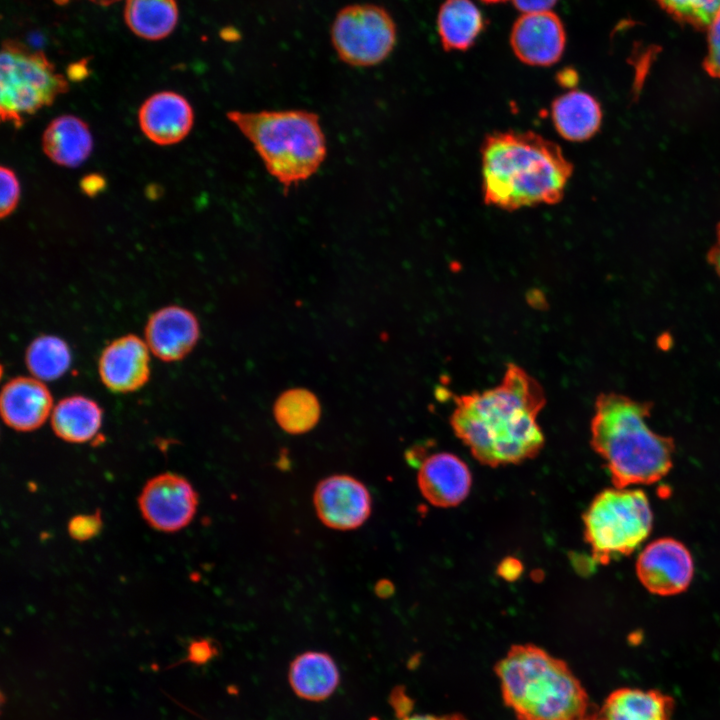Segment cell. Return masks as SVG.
I'll use <instances>...</instances> for the list:
<instances>
[{
  "label": "cell",
  "instance_id": "6da1fadb",
  "mask_svg": "<svg viewBox=\"0 0 720 720\" xmlns=\"http://www.w3.org/2000/svg\"><path fill=\"white\" fill-rule=\"evenodd\" d=\"M545 403L539 382L509 363L497 386L454 397L450 424L480 463L518 464L535 457L544 446L537 417Z\"/></svg>",
  "mask_w": 720,
  "mask_h": 720
},
{
  "label": "cell",
  "instance_id": "7a4b0ae2",
  "mask_svg": "<svg viewBox=\"0 0 720 720\" xmlns=\"http://www.w3.org/2000/svg\"><path fill=\"white\" fill-rule=\"evenodd\" d=\"M573 165L557 143L533 131H495L481 145L483 200L514 211L561 201Z\"/></svg>",
  "mask_w": 720,
  "mask_h": 720
},
{
  "label": "cell",
  "instance_id": "3957f363",
  "mask_svg": "<svg viewBox=\"0 0 720 720\" xmlns=\"http://www.w3.org/2000/svg\"><path fill=\"white\" fill-rule=\"evenodd\" d=\"M653 404L627 395L601 393L591 420V445L604 460L615 487L655 483L673 465L674 440L648 424Z\"/></svg>",
  "mask_w": 720,
  "mask_h": 720
},
{
  "label": "cell",
  "instance_id": "277c9868",
  "mask_svg": "<svg viewBox=\"0 0 720 720\" xmlns=\"http://www.w3.org/2000/svg\"><path fill=\"white\" fill-rule=\"evenodd\" d=\"M505 704L519 720H584L589 698L566 662L533 644L512 646L495 666Z\"/></svg>",
  "mask_w": 720,
  "mask_h": 720
},
{
  "label": "cell",
  "instance_id": "5b68a950",
  "mask_svg": "<svg viewBox=\"0 0 720 720\" xmlns=\"http://www.w3.org/2000/svg\"><path fill=\"white\" fill-rule=\"evenodd\" d=\"M228 119L252 143L285 190L314 175L326 157L317 114L305 110L230 111Z\"/></svg>",
  "mask_w": 720,
  "mask_h": 720
},
{
  "label": "cell",
  "instance_id": "8992f818",
  "mask_svg": "<svg viewBox=\"0 0 720 720\" xmlns=\"http://www.w3.org/2000/svg\"><path fill=\"white\" fill-rule=\"evenodd\" d=\"M583 523L593 558L607 564L631 554L646 540L652 530L653 514L642 490L614 487L594 497Z\"/></svg>",
  "mask_w": 720,
  "mask_h": 720
},
{
  "label": "cell",
  "instance_id": "52a82bcc",
  "mask_svg": "<svg viewBox=\"0 0 720 720\" xmlns=\"http://www.w3.org/2000/svg\"><path fill=\"white\" fill-rule=\"evenodd\" d=\"M64 76L42 51L15 41L2 44L0 57V113L3 122L20 128L43 107L67 92Z\"/></svg>",
  "mask_w": 720,
  "mask_h": 720
},
{
  "label": "cell",
  "instance_id": "ba28073f",
  "mask_svg": "<svg viewBox=\"0 0 720 720\" xmlns=\"http://www.w3.org/2000/svg\"><path fill=\"white\" fill-rule=\"evenodd\" d=\"M396 26L390 14L374 4H353L334 18L330 35L338 57L356 67L384 61L396 43Z\"/></svg>",
  "mask_w": 720,
  "mask_h": 720
},
{
  "label": "cell",
  "instance_id": "9c48e42d",
  "mask_svg": "<svg viewBox=\"0 0 720 720\" xmlns=\"http://www.w3.org/2000/svg\"><path fill=\"white\" fill-rule=\"evenodd\" d=\"M139 508L148 524L163 532H175L193 519L198 496L184 477L162 473L150 479L138 498Z\"/></svg>",
  "mask_w": 720,
  "mask_h": 720
},
{
  "label": "cell",
  "instance_id": "30bf717a",
  "mask_svg": "<svg viewBox=\"0 0 720 720\" xmlns=\"http://www.w3.org/2000/svg\"><path fill=\"white\" fill-rule=\"evenodd\" d=\"M640 583L652 594L673 596L685 591L694 576L688 548L673 538H659L641 551L636 562Z\"/></svg>",
  "mask_w": 720,
  "mask_h": 720
},
{
  "label": "cell",
  "instance_id": "8fae6325",
  "mask_svg": "<svg viewBox=\"0 0 720 720\" xmlns=\"http://www.w3.org/2000/svg\"><path fill=\"white\" fill-rule=\"evenodd\" d=\"M313 504L319 520L328 528L349 531L362 526L372 511L367 487L346 474L321 480L313 493Z\"/></svg>",
  "mask_w": 720,
  "mask_h": 720
},
{
  "label": "cell",
  "instance_id": "7c38bea8",
  "mask_svg": "<svg viewBox=\"0 0 720 720\" xmlns=\"http://www.w3.org/2000/svg\"><path fill=\"white\" fill-rule=\"evenodd\" d=\"M511 46L517 58L532 66H550L562 56L566 36L561 20L551 11L521 16L512 28Z\"/></svg>",
  "mask_w": 720,
  "mask_h": 720
},
{
  "label": "cell",
  "instance_id": "4fadbf2b",
  "mask_svg": "<svg viewBox=\"0 0 720 720\" xmlns=\"http://www.w3.org/2000/svg\"><path fill=\"white\" fill-rule=\"evenodd\" d=\"M149 348L136 335L113 340L102 351L98 371L103 384L113 392L140 389L150 377Z\"/></svg>",
  "mask_w": 720,
  "mask_h": 720
},
{
  "label": "cell",
  "instance_id": "5bb4252c",
  "mask_svg": "<svg viewBox=\"0 0 720 720\" xmlns=\"http://www.w3.org/2000/svg\"><path fill=\"white\" fill-rule=\"evenodd\" d=\"M200 335L196 316L180 306H166L154 312L145 326V342L159 359L172 362L184 358Z\"/></svg>",
  "mask_w": 720,
  "mask_h": 720
},
{
  "label": "cell",
  "instance_id": "9a60e30c",
  "mask_svg": "<svg viewBox=\"0 0 720 720\" xmlns=\"http://www.w3.org/2000/svg\"><path fill=\"white\" fill-rule=\"evenodd\" d=\"M417 483L429 503L449 508L459 505L468 496L472 477L462 459L449 452H439L420 464Z\"/></svg>",
  "mask_w": 720,
  "mask_h": 720
},
{
  "label": "cell",
  "instance_id": "2e32d148",
  "mask_svg": "<svg viewBox=\"0 0 720 720\" xmlns=\"http://www.w3.org/2000/svg\"><path fill=\"white\" fill-rule=\"evenodd\" d=\"M53 398L43 383L34 377H16L2 388L0 411L10 428L28 432L41 427L51 416Z\"/></svg>",
  "mask_w": 720,
  "mask_h": 720
},
{
  "label": "cell",
  "instance_id": "e0dca14e",
  "mask_svg": "<svg viewBox=\"0 0 720 720\" xmlns=\"http://www.w3.org/2000/svg\"><path fill=\"white\" fill-rule=\"evenodd\" d=\"M142 132L158 145L180 142L193 125V109L180 94L162 91L145 100L138 114Z\"/></svg>",
  "mask_w": 720,
  "mask_h": 720
},
{
  "label": "cell",
  "instance_id": "ac0fdd59",
  "mask_svg": "<svg viewBox=\"0 0 720 720\" xmlns=\"http://www.w3.org/2000/svg\"><path fill=\"white\" fill-rule=\"evenodd\" d=\"M551 119L557 133L565 140L582 142L593 137L602 122V110L595 97L572 90L555 98Z\"/></svg>",
  "mask_w": 720,
  "mask_h": 720
},
{
  "label": "cell",
  "instance_id": "d6986e66",
  "mask_svg": "<svg viewBox=\"0 0 720 720\" xmlns=\"http://www.w3.org/2000/svg\"><path fill=\"white\" fill-rule=\"evenodd\" d=\"M673 698L659 690L619 688L605 699L598 720H672Z\"/></svg>",
  "mask_w": 720,
  "mask_h": 720
},
{
  "label": "cell",
  "instance_id": "ffe728a7",
  "mask_svg": "<svg viewBox=\"0 0 720 720\" xmlns=\"http://www.w3.org/2000/svg\"><path fill=\"white\" fill-rule=\"evenodd\" d=\"M93 141L88 125L73 115L53 119L45 129L42 147L47 157L65 167H77L92 151Z\"/></svg>",
  "mask_w": 720,
  "mask_h": 720
},
{
  "label": "cell",
  "instance_id": "44dd1931",
  "mask_svg": "<svg viewBox=\"0 0 720 720\" xmlns=\"http://www.w3.org/2000/svg\"><path fill=\"white\" fill-rule=\"evenodd\" d=\"M288 679L298 697L308 701H322L334 693L340 681V674L329 654L307 651L291 662Z\"/></svg>",
  "mask_w": 720,
  "mask_h": 720
},
{
  "label": "cell",
  "instance_id": "7402d4cb",
  "mask_svg": "<svg viewBox=\"0 0 720 720\" xmlns=\"http://www.w3.org/2000/svg\"><path fill=\"white\" fill-rule=\"evenodd\" d=\"M102 423V410L90 398L75 395L60 400L51 413V427L64 441L84 443L94 438Z\"/></svg>",
  "mask_w": 720,
  "mask_h": 720
},
{
  "label": "cell",
  "instance_id": "603a6c76",
  "mask_svg": "<svg viewBox=\"0 0 720 720\" xmlns=\"http://www.w3.org/2000/svg\"><path fill=\"white\" fill-rule=\"evenodd\" d=\"M176 0H125L124 20L139 38L157 41L168 37L178 23Z\"/></svg>",
  "mask_w": 720,
  "mask_h": 720
},
{
  "label": "cell",
  "instance_id": "cb8c5ba5",
  "mask_svg": "<svg viewBox=\"0 0 720 720\" xmlns=\"http://www.w3.org/2000/svg\"><path fill=\"white\" fill-rule=\"evenodd\" d=\"M483 26V16L470 0H447L440 8L438 32L448 51L468 49Z\"/></svg>",
  "mask_w": 720,
  "mask_h": 720
},
{
  "label": "cell",
  "instance_id": "d4e9b609",
  "mask_svg": "<svg viewBox=\"0 0 720 720\" xmlns=\"http://www.w3.org/2000/svg\"><path fill=\"white\" fill-rule=\"evenodd\" d=\"M273 415L282 430L289 434H303L319 422L321 406L317 396L305 388L284 391L276 399Z\"/></svg>",
  "mask_w": 720,
  "mask_h": 720
},
{
  "label": "cell",
  "instance_id": "484cf974",
  "mask_svg": "<svg viewBox=\"0 0 720 720\" xmlns=\"http://www.w3.org/2000/svg\"><path fill=\"white\" fill-rule=\"evenodd\" d=\"M25 363L31 375L40 381L60 378L70 367L71 352L64 340L53 335L35 338L28 346Z\"/></svg>",
  "mask_w": 720,
  "mask_h": 720
},
{
  "label": "cell",
  "instance_id": "4316f807",
  "mask_svg": "<svg viewBox=\"0 0 720 720\" xmlns=\"http://www.w3.org/2000/svg\"><path fill=\"white\" fill-rule=\"evenodd\" d=\"M655 1L674 19L698 30L708 29L720 10V0Z\"/></svg>",
  "mask_w": 720,
  "mask_h": 720
},
{
  "label": "cell",
  "instance_id": "83f0119b",
  "mask_svg": "<svg viewBox=\"0 0 720 720\" xmlns=\"http://www.w3.org/2000/svg\"><path fill=\"white\" fill-rule=\"evenodd\" d=\"M0 181V216L1 218H5L15 210L18 204L20 186L13 170L5 166H2L0 169Z\"/></svg>",
  "mask_w": 720,
  "mask_h": 720
},
{
  "label": "cell",
  "instance_id": "f1b7e54d",
  "mask_svg": "<svg viewBox=\"0 0 720 720\" xmlns=\"http://www.w3.org/2000/svg\"><path fill=\"white\" fill-rule=\"evenodd\" d=\"M707 30L708 45L703 66L711 77L720 80V10Z\"/></svg>",
  "mask_w": 720,
  "mask_h": 720
},
{
  "label": "cell",
  "instance_id": "f546056e",
  "mask_svg": "<svg viewBox=\"0 0 720 720\" xmlns=\"http://www.w3.org/2000/svg\"><path fill=\"white\" fill-rule=\"evenodd\" d=\"M102 527L99 512L89 515H77L68 524V531L72 538L78 541L88 540L98 534Z\"/></svg>",
  "mask_w": 720,
  "mask_h": 720
},
{
  "label": "cell",
  "instance_id": "4dcf8cb0",
  "mask_svg": "<svg viewBox=\"0 0 720 720\" xmlns=\"http://www.w3.org/2000/svg\"><path fill=\"white\" fill-rule=\"evenodd\" d=\"M517 9L525 14L546 12L557 0H513Z\"/></svg>",
  "mask_w": 720,
  "mask_h": 720
},
{
  "label": "cell",
  "instance_id": "1f68e13d",
  "mask_svg": "<svg viewBox=\"0 0 720 720\" xmlns=\"http://www.w3.org/2000/svg\"><path fill=\"white\" fill-rule=\"evenodd\" d=\"M213 654L214 647L206 640L193 642L189 648V657L195 662L207 661Z\"/></svg>",
  "mask_w": 720,
  "mask_h": 720
},
{
  "label": "cell",
  "instance_id": "d6a6232c",
  "mask_svg": "<svg viewBox=\"0 0 720 720\" xmlns=\"http://www.w3.org/2000/svg\"><path fill=\"white\" fill-rule=\"evenodd\" d=\"M105 185L104 177L99 174L86 175L80 182L82 191L88 196H95L99 192H102Z\"/></svg>",
  "mask_w": 720,
  "mask_h": 720
},
{
  "label": "cell",
  "instance_id": "836d02e7",
  "mask_svg": "<svg viewBox=\"0 0 720 720\" xmlns=\"http://www.w3.org/2000/svg\"><path fill=\"white\" fill-rule=\"evenodd\" d=\"M498 572L507 580H515L521 572V565L515 559H505L499 565Z\"/></svg>",
  "mask_w": 720,
  "mask_h": 720
},
{
  "label": "cell",
  "instance_id": "e575fe53",
  "mask_svg": "<svg viewBox=\"0 0 720 720\" xmlns=\"http://www.w3.org/2000/svg\"><path fill=\"white\" fill-rule=\"evenodd\" d=\"M708 260L720 277V225L717 230L716 242L713 244L708 253Z\"/></svg>",
  "mask_w": 720,
  "mask_h": 720
},
{
  "label": "cell",
  "instance_id": "d590c367",
  "mask_svg": "<svg viewBox=\"0 0 720 720\" xmlns=\"http://www.w3.org/2000/svg\"><path fill=\"white\" fill-rule=\"evenodd\" d=\"M399 720H467L463 715L461 714H447V715H410V716H403Z\"/></svg>",
  "mask_w": 720,
  "mask_h": 720
},
{
  "label": "cell",
  "instance_id": "8d00e7d4",
  "mask_svg": "<svg viewBox=\"0 0 720 720\" xmlns=\"http://www.w3.org/2000/svg\"><path fill=\"white\" fill-rule=\"evenodd\" d=\"M375 593L382 598L390 596L393 592L392 583L387 580H380L375 585Z\"/></svg>",
  "mask_w": 720,
  "mask_h": 720
},
{
  "label": "cell",
  "instance_id": "74e56055",
  "mask_svg": "<svg viewBox=\"0 0 720 720\" xmlns=\"http://www.w3.org/2000/svg\"><path fill=\"white\" fill-rule=\"evenodd\" d=\"M56 1L65 2V1H67V0H56ZM93 1H95V2H97V3L107 4V3L114 2L115 0H93Z\"/></svg>",
  "mask_w": 720,
  "mask_h": 720
},
{
  "label": "cell",
  "instance_id": "f35d334b",
  "mask_svg": "<svg viewBox=\"0 0 720 720\" xmlns=\"http://www.w3.org/2000/svg\"><path fill=\"white\" fill-rule=\"evenodd\" d=\"M483 1L488 2V3H497V2H501V1H505V0H483Z\"/></svg>",
  "mask_w": 720,
  "mask_h": 720
}]
</instances>
